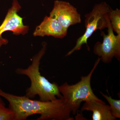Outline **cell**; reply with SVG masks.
Masks as SVG:
<instances>
[{"label":"cell","mask_w":120,"mask_h":120,"mask_svg":"<svg viewBox=\"0 0 120 120\" xmlns=\"http://www.w3.org/2000/svg\"><path fill=\"white\" fill-rule=\"evenodd\" d=\"M0 96L7 99L15 114L14 120H26L31 115L39 114L38 120H73L71 113L63 98L54 101L31 99L26 96H18L0 90Z\"/></svg>","instance_id":"1"},{"label":"cell","mask_w":120,"mask_h":120,"mask_svg":"<svg viewBox=\"0 0 120 120\" xmlns=\"http://www.w3.org/2000/svg\"><path fill=\"white\" fill-rule=\"evenodd\" d=\"M42 47L37 54L32 57V64L27 68H17L18 75H26L31 81V86L27 89L25 96L30 99L38 95L42 101H54L63 98L59 90V86L55 82L50 83L39 71L41 59L46 51L47 43L43 42Z\"/></svg>","instance_id":"2"},{"label":"cell","mask_w":120,"mask_h":120,"mask_svg":"<svg viewBox=\"0 0 120 120\" xmlns=\"http://www.w3.org/2000/svg\"><path fill=\"white\" fill-rule=\"evenodd\" d=\"M101 60L98 57L90 73L86 76H82L77 83L69 85L65 82L59 86L65 103L74 115L77 113L82 102L95 100L104 102L94 94L91 86L92 74Z\"/></svg>","instance_id":"3"},{"label":"cell","mask_w":120,"mask_h":120,"mask_svg":"<svg viewBox=\"0 0 120 120\" xmlns=\"http://www.w3.org/2000/svg\"><path fill=\"white\" fill-rule=\"evenodd\" d=\"M112 9L106 2H102L95 5L92 11L85 15V32L77 39L75 47L68 53L66 56H70L75 51L79 50L85 44L88 50H90L87 45L88 39L97 30L107 28L110 23L109 15Z\"/></svg>","instance_id":"4"},{"label":"cell","mask_w":120,"mask_h":120,"mask_svg":"<svg viewBox=\"0 0 120 120\" xmlns=\"http://www.w3.org/2000/svg\"><path fill=\"white\" fill-rule=\"evenodd\" d=\"M107 28V34L102 32L103 37L102 43L97 42L94 48L95 54L105 64L110 63L114 57L119 61L120 60V35H116L114 34L110 22Z\"/></svg>","instance_id":"5"},{"label":"cell","mask_w":120,"mask_h":120,"mask_svg":"<svg viewBox=\"0 0 120 120\" xmlns=\"http://www.w3.org/2000/svg\"><path fill=\"white\" fill-rule=\"evenodd\" d=\"M21 8L18 0H13L11 7L8 9L4 21L0 26V48L8 43V39L2 37L4 32L11 31L13 34L17 35H24L28 33L29 26L24 25L22 18L17 14Z\"/></svg>","instance_id":"6"},{"label":"cell","mask_w":120,"mask_h":120,"mask_svg":"<svg viewBox=\"0 0 120 120\" xmlns=\"http://www.w3.org/2000/svg\"><path fill=\"white\" fill-rule=\"evenodd\" d=\"M50 16L57 20L67 30L70 26L81 22V15L77 9L69 2L63 1L56 0L54 1Z\"/></svg>","instance_id":"7"},{"label":"cell","mask_w":120,"mask_h":120,"mask_svg":"<svg viewBox=\"0 0 120 120\" xmlns=\"http://www.w3.org/2000/svg\"><path fill=\"white\" fill-rule=\"evenodd\" d=\"M68 30L64 28L57 20L46 16L43 21L37 26L33 34L34 37L52 36L62 38L66 37Z\"/></svg>","instance_id":"8"},{"label":"cell","mask_w":120,"mask_h":120,"mask_svg":"<svg viewBox=\"0 0 120 120\" xmlns=\"http://www.w3.org/2000/svg\"><path fill=\"white\" fill-rule=\"evenodd\" d=\"M81 111H91L92 112L93 120H115L116 119L111 113L109 106L105 102L95 100L85 101L81 109Z\"/></svg>","instance_id":"9"},{"label":"cell","mask_w":120,"mask_h":120,"mask_svg":"<svg viewBox=\"0 0 120 120\" xmlns=\"http://www.w3.org/2000/svg\"><path fill=\"white\" fill-rule=\"evenodd\" d=\"M101 94L106 99L110 105L111 113L116 119L120 118V100H116L112 97L101 92Z\"/></svg>","instance_id":"10"},{"label":"cell","mask_w":120,"mask_h":120,"mask_svg":"<svg viewBox=\"0 0 120 120\" xmlns=\"http://www.w3.org/2000/svg\"><path fill=\"white\" fill-rule=\"evenodd\" d=\"M109 18L113 30L117 35H120V10L116 8L111 10Z\"/></svg>","instance_id":"11"},{"label":"cell","mask_w":120,"mask_h":120,"mask_svg":"<svg viewBox=\"0 0 120 120\" xmlns=\"http://www.w3.org/2000/svg\"><path fill=\"white\" fill-rule=\"evenodd\" d=\"M15 114L10 108L5 107L4 103L0 98V120H14Z\"/></svg>","instance_id":"12"},{"label":"cell","mask_w":120,"mask_h":120,"mask_svg":"<svg viewBox=\"0 0 120 120\" xmlns=\"http://www.w3.org/2000/svg\"></svg>","instance_id":"13"}]
</instances>
